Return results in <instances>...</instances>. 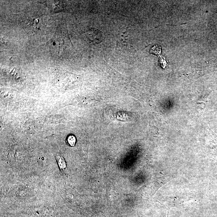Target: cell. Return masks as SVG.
<instances>
[{
	"label": "cell",
	"instance_id": "obj_1",
	"mask_svg": "<svg viewBox=\"0 0 217 217\" xmlns=\"http://www.w3.org/2000/svg\"><path fill=\"white\" fill-rule=\"evenodd\" d=\"M57 164L59 167L60 169L62 174L67 175L68 173L67 165L64 157L60 154H57L55 156Z\"/></svg>",
	"mask_w": 217,
	"mask_h": 217
},
{
	"label": "cell",
	"instance_id": "obj_2",
	"mask_svg": "<svg viewBox=\"0 0 217 217\" xmlns=\"http://www.w3.org/2000/svg\"><path fill=\"white\" fill-rule=\"evenodd\" d=\"M48 5H49L48 8L56 12L62 11L63 8V2L59 1H53L49 2Z\"/></svg>",
	"mask_w": 217,
	"mask_h": 217
},
{
	"label": "cell",
	"instance_id": "obj_3",
	"mask_svg": "<svg viewBox=\"0 0 217 217\" xmlns=\"http://www.w3.org/2000/svg\"><path fill=\"white\" fill-rule=\"evenodd\" d=\"M66 142L70 146L73 147L76 143V138L73 135H70L67 137Z\"/></svg>",
	"mask_w": 217,
	"mask_h": 217
},
{
	"label": "cell",
	"instance_id": "obj_4",
	"mask_svg": "<svg viewBox=\"0 0 217 217\" xmlns=\"http://www.w3.org/2000/svg\"><path fill=\"white\" fill-rule=\"evenodd\" d=\"M150 52L154 54L159 55L161 52V48L158 46H155L151 48Z\"/></svg>",
	"mask_w": 217,
	"mask_h": 217
}]
</instances>
